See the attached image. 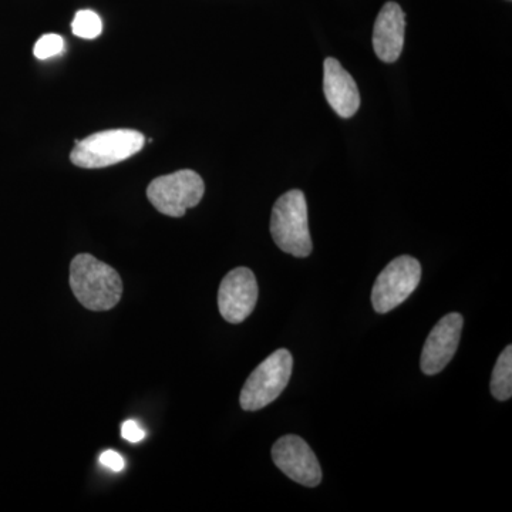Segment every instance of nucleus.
<instances>
[{"label": "nucleus", "instance_id": "nucleus-1", "mask_svg": "<svg viewBox=\"0 0 512 512\" xmlns=\"http://www.w3.org/2000/svg\"><path fill=\"white\" fill-rule=\"evenodd\" d=\"M69 281L77 301L89 311H110L123 295V282L116 269L90 254L74 256Z\"/></svg>", "mask_w": 512, "mask_h": 512}, {"label": "nucleus", "instance_id": "nucleus-2", "mask_svg": "<svg viewBox=\"0 0 512 512\" xmlns=\"http://www.w3.org/2000/svg\"><path fill=\"white\" fill-rule=\"evenodd\" d=\"M271 234L286 254L306 258L312 252L308 204L301 190L285 192L276 200L271 215Z\"/></svg>", "mask_w": 512, "mask_h": 512}, {"label": "nucleus", "instance_id": "nucleus-3", "mask_svg": "<svg viewBox=\"0 0 512 512\" xmlns=\"http://www.w3.org/2000/svg\"><path fill=\"white\" fill-rule=\"evenodd\" d=\"M146 144L140 131L119 128L101 131L84 140H76L70 160L74 165L87 170L110 167L127 158L136 156Z\"/></svg>", "mask_w": 512, "mask_h": 512}, {"label": "nucleus", "instance_id": "nucleus-4", "mask_svg": "<svg viewBox=\"0 0 512 512\" xmlns=\"http://www.w3.org/2000/svg\"><path fill=\"white\" fill-rule=\"evenodd\" d=\"M293 357L286 349H279L266 357L248 377L239 396L245 412H256L275 402L288 386L292 376Z\"/></svg>", "mask_w": 512, "mask_h": 512}, {"label": "nucleus", "instance_id": "nucleus-5", "mask_svg": "<svg viewBox=\"0 0 512 512\" xmlns=\"http://www.w3.org/2000/svg\"><path fill=\"white\" fill-rule=\"evenodd\" d=\"M205 184L200 174L192 170L175 171L151 181L147 188L148 201L167 217H184L188 208L197 207L204 197Z\"/></svg>", "mask_w": 512, "mask_h": 512}, {"label": "nucleus", "instance_id": "nucleus-6", "mask_svg": "<svg viewBox=\"0 0 512 512\" xmlns=\"http://www.w3.org/2000/svg\"><path fill=\"white\" fill-rule=\"evenodd\" d=\"M420 279L421 265L416 258L403 255L393 259L373 285V308L377 313L393 311L416 291Z\"/></svg>", "mask_w": 512, "mask_h": 512}, {"label": "nucleus", "instance_id": "nucleus-7", "mask_svg": "<svg viewBox=\"0 0 512 512\" xmlns=\"http://www.w3.org/2000/svg\"><path fill=\"white\" fill-rule=\"evenodd\" d=\"M272 460L275 466L305 487H318L322 481V468L309 444L295 434L281 437L272 447Z\"/></svg>", "mask_w": 512, "mask_h": 512}, {"label": "nucleus", "instance_id": "nucleus-8", "mask_svg": "<svg viewBox=\"0 0 512 512\" xmlns=\"http://www.w3.org/2000/svg\"><path fill=\"white\" fill-rule=\"evenodd\" d=\"M258 302V282L249 268L229 272L218 291V308L222 318L232 325L244 322L254 312Z\"/></svg>", "mask_w": 512, "mask_h": 512}, {"label": "nucleus", "instance_id": "nucleus-9", "mask_svg": "<svg viewBox=\"0 0 512 512\" xmlns=\"http://www.w3.org/2000/svg\"><path fill=\"white\" fill-rule=\"evenodd\" d=\"M463 323V316L453 312L441 318L431 329L421 353L420 367L424 375H437L451 362L460 343Z\"/></svg>", "mask_w": 512, "mask_h": 512}, {"label": "nucleus", "instance_id": "nucleus-10", "mask_svg": "<svg viewBox=\"0 0 512 512\" xmlns=\"http://www.w3.org/2000/svg\"><path fill=\"white\" fill-rule=\"evenodd\" d=\"M323 92L329 106L342 119H350L359 110L360 94L356 82L333 57L323 62Z\"/></svg>", "mask_w": 512, "mask_h": 512}, {"label": "nucleus", "instance_id": "nucleus-11", "mask_svg": "<svg viewBox=\"0 0 512 512\" xmlns=\"http://www.w3.org/2000/svg\"><path fill=\"white\" fill-rule=\"evenodd\" d=\"M406 15L399 3L387 2L373 29V49L384 63H394L403 52Z\"/></svg>", "mask_w": 512, "mask_h": 512}, {"label": "nucleus", "instance_id": "nucleus-12", "mask_svg": "<svg viewBox=\"0 0 512 512\" xmlns=\"http://www.w3.org/2000/svg\"><path fill=\"white\" fill-rule=\"evenodd\" d=\"M491 394L500 402H507L512 396V346L503 350L495 363L491 376Z\"/></svg>", "mask_w": 512, "mask_h": 512}, {"label": "nucleus", "instance_id": "nucleus-13", "mask_svg": "<svg viewBox=\"0 0 512 512\" xmlns=\"http://www.w3.org/2000/svg\"><path fill=\"white\" fill-rule=\"evenodd\" d=\"M74 35L82 39H96L103 32V22L93 10H79L72 23Z\"/></svg>", "mask_w": 512, "mask_h": 512}, {"label": "nucleus", "instance_id": "nucleus-14", "mask_svg": "<svg viewBox=\"0 0 512 512\" xmlns=\"http://www.w3.org/2000/svg\"><path fill=\"white\" fill-rule=\"evenodd\" d=\"M63 50V37L56 35V33H49V35H43L37 40L35 47H33V55L39 60H47L59 56L60 53H63Z\"/></svg>", "mask_w": 512, "mask_h": 512}, {"label": "nucleus", "instance_id": "nucleus-15", "mask_svg": "<svg viewBox=\"0 0 512 512\" xmlns=\"http://www.w3.org/2000/svg\"><path fill=\"white\" fill-rule=\"evenodd\" d=\"M121 436H123L124 440H127L128 443H140L146 439V431L141 429L138 426L137 421L128 420L121 427Z\"/></svg>", "mask_w": 512, "mask_h": 512}, {"label": "nucleus", "instance_id": "nucleus-16", "mask_svg": "<svg viewBox=\"0 0 512 512\" xmlns=\"http://www.w3.org/2000/svg\"><path fill=\"white\" fill-rule=\"evenodd\" d=\"M100 463L101 466L109 468L111 471H116V473H120V471H123L124 467H126L124 458L113 450H106L104 453H101Z\"/></svg>", "mask_w": 512, "mask_h": 512}]
</instances>
